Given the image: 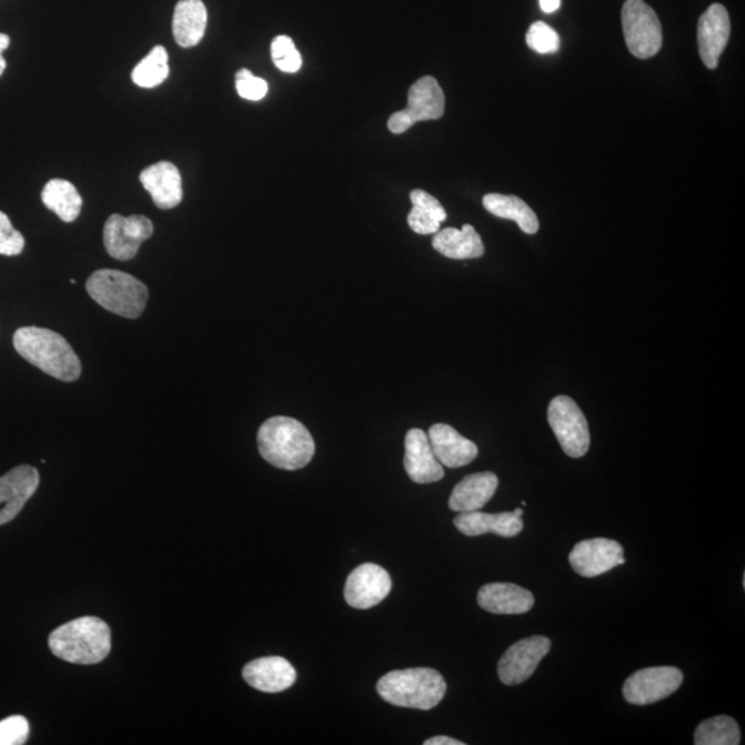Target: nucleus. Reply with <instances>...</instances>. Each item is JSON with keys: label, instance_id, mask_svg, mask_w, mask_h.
Masks as SVG:
<instances>
[{"label": "nucleus", "instance_id": "nucleus-2", "mask_svg": "<svg viewBox=\"0 0 745 745\" xmlns=\"http://www.w3.org/2000/svg\"><path fill=\"white\" fill-rule=\"evenodd\" d=\"M259 451L271 465L284 471H298L311 463L315 442L299 420L276 416L260 426Z\"/></svg>", "mask_w": 745, "mask_h": 745}, {"label": "nucleus", "instance_id": "nucleus-22", "mask_svg": "<svg viewBox=\"0 0 745 745\" xmlns=\"http://www.w3.org/2000/svg\"><path fill=\"white\" fill-rule=\"evenodd\" d=\"M454 526L469 537L493 533L500 537L511 538L523 531L521 516L514 513L486 514L481 511L460 513L454 517Z\"/></svg>", "mask_w": 745, "mask_h": 745}, {"label": "nucleus", "instance_id": "nucleus-35", "mask_svg": "<svg viewBox=\"0 0 745 745\" xmlns=\"http://www.w3.org/2000/svg\"><path fill=\"white\" fill-rule=\"evenodd\" d=\"M425 745H464L465 743L447 736L431 737L424 742Z\"/></svg>", "mask_w": 745, "mask_h": 745}, {"label": "nucleus", "instance_id": "nucleus-6", "mask_svg": "<svg viewBox=\"0 0 745 745\" xmlns=\"http://www.w3.org/2000/svg\"><path fill=\"white\" fill-rule=\"evenodd\" d=\"M625 43L636 59L656 56L663 47V30L656 11L644 0H627L622 11Z\"/></svg>", "mask_w": 745, "mask_h": 745}, {"label": "nucleus", "instance_id": "nucleus-25", "mask_svg": "<svg viewBox=\"0 0 745 745\" xmlns=\"http://www.w3.org/2000/svg\"><path fill=\"white\" fill-rule=\"evenodd\" d=\"M483 207L499 219L515 221L517 226L527 235H534L540 229L536 213L521 198L502 195V193H487L486 197H483Z\"/></svg>", "mask_w": 745, "mask_h": 745}, {"label": "nucleus", "instance_id": "nucleus-10", "mask_svg": "<svg viewBox=\"0 0 745 745\" xmlns=\"http://www.w3.org/2000/svg\"><path fill=\"white\" fill-rule=\"evenodd\" d=\"M152 233V221L145 215L123 218L121 214H112L104 225V246L112 259L132 260Z\"/></svg>", "mask_w": 745, "mask_h": 745}, {"label": "nucleus", "instance_id": "nucleus-36", "mask_svg": "<svg viewBox=\"0 0 745 745\" xmlns=\"http://www.w3.org/2000/svg\"><path fill=\"white\" fill-rule=\"evenodd\" d=\"M10 44V38L8 36H4V33H0V77L3 75V72L6 70V60L3 57V51L9 48Z\"/></svg>", "mask_w": 745, "mask_h": 745}, {"label": "nucleus", "instance_id": "nucleus-21", "mask_svg": "<svg viewBox=\"0 0 745 745\" xmlns=\"http://www.w3.org/2000/svg\"><path fill=\"white\" fill-rule=\"evenodd\" d=\"M477 604L493 614H523L531 611L534 596L531 591L511 583L483 585L477 593Z\"/></svg>", "mask_w": 745, "mask_h": 745}, {"label": "nucleus", "instance_id": "nucleus-27", "mask_svg": "<svg viewBox=\"0 0 745 745\" xmlns=\"http://www.w3.org/2000/svg\"><path fill=\"white\" fill-rule=\"evenodd\" d=\"M411 201L413 209L407 215L409 226L420 235H431L441 231V225L447 218L441 202L423 190L412 191Z\"/></svg>", "mask_w": 745, "mask_h": 745}, {"label": "nucleus", "instance_id": "nucleus-28", "mask_svg": "<svg viewBox=\"0 0 745 745\" xmlns=\"http://www.w3.org/2000/svg\"><path fill=\"white\" fill-rule=\"evenodd\" d=\"M741 742V727L726 715L703 721L695 732L696 745H738Z\"/></svg>", "mask_w": 745, "mask_h": 745}, {"label": "nucleus", "instance_id": "nucleus-30", "mask_svg": "<svg viewBox=\"0 0 745 745\" xmlns=\"http://www.w3.org/2000/svg\"><path fill=\"white\" fill-rule=\"evenodd\" d=\"M272 61H274L278 70L286 73L298 72L303 64L299 50L295 44L286 36L276 37L271 44Z\"/></svg>", "mask_w": 745, "mask_h": 745}, {"label": "nucleus", "instance_id": "nucleus-8", "mask_svg": "<svg viewBox=\"0 0 745 745\" xmlns=\"http://www.w3.org/2000/svg\"><path fill=\"white\" fill-rule=\"evenodd\" d=\"M445 113V94L434 77H424L409 90L405 110L395 112L389 119V129L402 134L419 122L436 121Z\"/></svg>", "mask_w": 745, "mask_h": 745}, {"label": "nucleus", "instance_id": "nucleus-7", "mask_svg": "<svg viewBox=\"0 0 745 745\" xmlns=\"http://www.w3.org/2000/svg\"><path fill=\"white\" fill-rule=\"evenodd\" d=\"M548 423L568 457L580 459L587 454L591 445L588 421L577 403L566 395L551 401Z\"/></svg>", "mask_w": 745, "mask_h": 745}, {"label": "nucleus", "instance_id": "nucleus-12", "mask_svg": "<svg viewBox=\"0 0 745 745\" xmlns=\"http://www.w3.org/2000/svg\"><path fill=\"white\" fill-rule=\"evenodd\" d=\"M392 580L384 567L375 563H363L346 578L344 596L346 604L354 608L377 606L391 593Z\"/></svg>", "mask_w": 745, "mask_h": 745}, {"label": "nucleus", "instance_id": "nucleus-32", "mask_svg": "<svg viewBox=\"0 0 745 745\" xmlns=\"http://www.w3.org/2000/svg\"><path fill=\"white\" fill-rule=\"evenodd\" d=\"M30 737V724L21 715L0 721V745L26 744Z\"/></svg>", "mask_w": 745, "mask_h": 745}, {"label": "nucleus", "instance_id": "nucleus-37", "mask_svg": "<svg viewBox=\"0 0 745 745\" xmlns=\"http://www.w3.org/2000/svg\"><path fill=\"white\" fill-rule=\"evenodd\" d=\"M562 0H540V8L544 13H555L561 8Z\"/></svg>", "mask_w": 745, "mask_h": 745}, {"label": "nucleus", "instance_id": "nucleus-34", "mask_svg": "<svg viewBox=\"0 0 745 745\" xmlns=\"http://www.w3.org/2000/svg\"><path fill=\"white\" fill-rule=\"evenodd\" d=\"M24 246V236L14 229L8 214L0 212V254L19 255Z\"/></svg>", "mask_w": 745, "mask_h": 745}, {"label": "nucleus", "instance_id": "nucleus-16", "mask_svg": "<svg viewBox=\"0 0 745 745\" xmlns=\"http://www.w3.org/2000/svg\"><path fill=\"white\" fill-rule=\"evenodd\" d=\"M403 465L409 477L420 485L440 482L445 476L443 465L432 452L429 435L420 429H413L406 434Z\"/></svg>", "mask_w": 745, "mask_h": 745}, {"label": "nucleus", "instance_id": "nucleus-31", "mask_svg": "<svg viewBox=\"0 0 745 745\" xmlns=\"http://www.w3.org/2000/svg\"><path fill=\"white\" fill-rule=\"evenodd\" d=\"M527 47L540 54H551L560 50L558 32L543 21L534 22L526 33Z\"/></svg>", "mask_w": 745, "mask_h": 745}, {"label": "nucleus", "instance_id": "nucleus-15", "mask_svg": "<svg viewBox=\"0 0 745 745\" xmlns=\"http://www.w3.org/2000/svg\"><path fill=\"white\" fill-rule=\"evenodd\" d=\"M39 472L31 465H20L0 477V526L13 521L39 486Z\"/></svg>", "mask_w": 745, "mask_h": 745}, {"label": "nucleus", "instance_id": "nucleus-20", "mask_svg": "<svg viewBox=\"0 0 745 745\" xmlns=\"http://www.w3.org/2000/svg\"><path fill=\"white\" fill-rule=\"evenodd\" d=\"M499 487V477L493 472H477L465 476L456 487L453 489L449 507L454 513H472L481 511L491 502Z\"/></svg>", "mask_w": 745, "mask_h": 745}, {"label": "nucleus", "instance_id": "nucleus-18", "mask_svg": "<svg viewBox=\"0 0 745 745\" xmlns=\"http://www.w3.org/2000/svg\"><path fill=\"white\" fill-rule=\"evenodd\" d=\"M142 187L145 188L159 209L178 208L183 201V180L178 167L170 162H159L142 170Z\"/></svg>", "mask_w": 745, "mask_h": 745}, {"label": "nucleus", "instance_id": "nucleus-4", "mask_svg": "<svg viewBox=\"0 0 745 745\" xmlns=\"http://www.w3.org/2000/svg\"><path fill=\"white\" fill-rule=\"evenodd\" d=\"M446 682L432 668L391 671L379 681L377 693L395 707L429 711L446 695Z\"/></svg>", "mask_w": 745, "mask_h": 745}, {"label": "nucleus", "instance_id": "nucleus-13", "mask_svg": "<svg viewBox=\"0 0 745 745\" xmlns=\"http://www.w3.org/2000/svg\"><path fill=\"white\" fill-rule=\"evenodd\" d=\"M568 562L573 571L583 577H596L624 565L622 544L608 538H591L574 545Z\"/></svg>", "mask_w": 745, "mask_h": 745}, {"label": "nucleus", "instance_id": "nucleus-17", "mask_svg": "<svg viewBox=\"0 0 745 745\" xmlns=\"http://www.w3.org/2000/svg\"><path fill=\"white\" fill-rule=\"evenodd\" d=\"M242 674L250 686L264 693L288 691L298 679L293 665L278 656L253 660L244 665Z\"/></svg>", "mask_w": 745, "mask_h": 745}, {"label": "nucleus", "instance_id": "nucleus-14", "mask_svg": "<svg viewBox=\"0 0 745 745\" xmlns=\"http://www.w3.org/2000/svg\"><path fill=\"white\" fill-rule=\"evenodd\" d=\"M731 38V17L725 6L711 4L708 10L699 17L697 27V43L699 57L708 70H715L719 64Z\"/></svg>", "mask_w": 745, "mask_h": 745}, {"label": "nucleus", "instance_id": "nucleus-9", "mask_svg": "<svg viewBox=\"0 0 745 745\" xmlns=\"http://www.w3.org/2000/svg\"><path fill=\"white\" fill-rule=\"evenodd\" d=\"M684 682L676 667H651L636 671L623 686V696L633 705H650L674 695Z\"/></svg>", "mask_w": 745, "mask_h": 745}, {"label": "nucleus", "instance_id": "nucleus-3", "mask_svg": "<svg viewBox=\"0 0 745 745\" xmlns=\"http://www.w3.org/2000/svg\"><path fill=\"white\" fill-rule=\"evenodd\" d=\"M49 647L64 662L99 664L111 652L110 625L99 617L72 620L50 634Z\"/></svg>", "mask_w": 745, "mask_h": 745}, {"label": "nucleus", "instance_id": "nucleus-11", "mask_svg": "<svg viewBox=\"0 0 745 745\" xmlns=\"http://www.w3.org/2000/svg\"><path fill=\"white\" fill-rule=\"evenodd\" d=\"M551 651L547 636L536 635L516 642L499 662V678L504 685L515 686L526 682Z\"/></svg>", "mask_w": 745, "mask_h": 745}, {"label": "nucleus", "instance_id": "nucleus-23", "mask_svg": "<svg viewBox=\"0 0 745 745\" xmlns=\"http://www.w3.org/2000/svg\"><path fill=\"white\" fill-rule=\"evenodd\" d=\"M208 27V9L202 0H179L173 17V36L179 47L201 43Z\"/></svg>", "mask_w": 745, "mask_h": 745}, {"label": "nucleus", "instance_id": "nucleus-1", "mask_svg": "<svg viewBox=\"0 0 745 745\" xmlns=\"http://www.w3.org/2000/svg\"><path fill=\"white\" fill-rule=\"evenodd\" d=\"M17 352L31 365L57 380L72 383L81 377L82 365L75 351L61 334L53 330L27 326L17 330L13 338Z\"/></svg>", "mask_w": 745, "mask_h": 745}, {"label": "nucleus", "instance_id": "nucleus-24", "mask_svg": "<svg viewBox=\"0 0 745 745\" xmlns=\"http://www.w3.org/2000/svg\"><path fill=\"white\" fill-rule=\"evenodd\" d=\"M432 248L452 260L480 259L485 254L482 238L474 226L465 224L462 230L445 229L437 231L432 239Z\"/></svg>", "mask_w": 745, "mask_h": 745}, {"label": "nucleus", "instance_id": "nucleus-19", "mask_svg": "<svg viewBox=\"0 0 745 745\" xmlns=\"http://www.w3.org/2000/svg\"><path fill=\"white\" fill-rule=\"evenodd\" d=\"M426 435L437 462L449 469H460L477 457L475 443L459 434L451 425H432Z\"/></svg>", "mask_w": 745, "mask_h": 745}, {"label": "nucleus", "instance_id": "nucleus-26", "mask_svg": "<svg viewBox=\"0 0 745 745\" xmlns=\"http://www.w3.org/2000/svg\"><path fill=\"white\" fill-rule=\"evenodd\" d=\"M42 202L66 223H73L81 214L83 199L70 181L54 179L44 185Z\"/></svg>", "mask_w": 745, "mask_h": 745}, {"label": "nucleus", "instance_id": "nucleus-38", "mask_svg": "<svg viewBox=\"0 0 745 745\" xmlns=\"http://www.w3.org/2000/svg\"><path fill=\"white\" fill-rule=\"evenodd\" d=\"M514 514H515L516 516H522V515H523V510H522V509H516V510L514 511Z\"/></svg>", "mask_w": 745, "mask_h": 745}, {"label": "nucleus", "instance_id": "nucleus-5", "mask_svg": "<svg viewBox=\"0 0 745 745\" xmlns=\"http://www.w3.org/2000/svg\"><path fill=\"white\" fill-rule=\"evenodd\" d=\"M87 290L97 304L112 314L135 320L145 310L148 289L127 272L95 271L88 280Z\"/></svg>", "mask_w": 745, "mask_h": 745}, {"label": "nucleus", "instance_id": "nucleus-33", "mask_svg": "<svg viewBox=\"0 0 745 745\" xmlns=\"http://www.w3.org/2000/svg\"><path fill=\"white\" fill-rule=\"evenodd\" d=\"M236 92L244 100L260 101L269 93V83L243 68L236 72Z\"/></svg>", "mask_w": 745, "mask_h": 745}, {"label": "nucleus", "instance_id": "nucleus-29", "mask_svg": "<svg viewBox=\"0 0 745 745\" xmlns=\"http://www.w3.org/2000/svg\"><path fill=\"white\" fill-rule=\"evenodd\" d=\"M169 73L168 51L163 47H155L135 66L132 79L138 87L152 89L167 81Z\"/></svg>", "mask_w": 745, "mask_h": 745}]
</instances>
